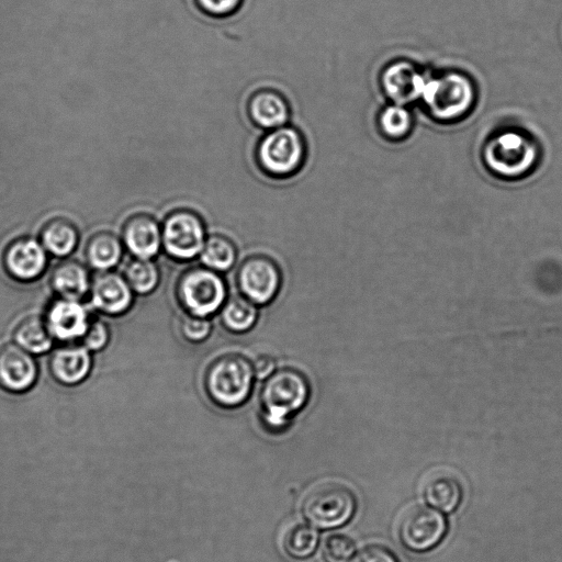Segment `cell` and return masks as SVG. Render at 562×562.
Returning a JSON list of instances; mask_svg holds the SVG:
<instances>
[{
  "mask_svg": "<svg viewBox=\"0 0 562 562\" xmlns=\"http://www.w3.org/2000/svg\"><path fill=\"white\" fill-rule=\"evenodd\" d=\"M355 553L353 539L342 534L330 536L324 546V557L328 562H350Z\"/></svg>",
  "mask_w": 562,
  "mask_h": 562,
  "instance_id": "obj_29",
  "label": "cell"
},
{
  "mask_svg": "<svg viewBox=\"0 0 562 562\" xmlns=\"http://www.w3.org/2000/svg\"><path fill=\"white\" fill-rule=\"evenodd\" d=\"M4 262L11 277L20 281L35 280L47 267V251L36 240L20 239L7 247Z\"/></svg>",
  "mask_w": 562,
  "mask_h": 562,
  "instance_id": "obj_15",
  "label": "cell"
},
{
  "mask_svg": "<svg viewBox=\"0 0 562 562\" xmlns=\"http://www.w3.org/2000/svg\"><path fill=\"white\" fill-rule=\"evenodd\" d=\"M308 156L307 138L299 128L288 125L267 131L254 150L258 171L277 182L298 176L305 168Z\"/></svg>",
  "mask_w": 562,
  "mask_h": 562,
  "instance_id": "obj_2",
  "label": "cell"
},
{
  "mask_svg": "<svg viewBox=\"0 0 562 562\" xmlns=\"http://www.w3.org/2000/svg\"><path fill=\"white\" fill-rule=\"evenodd\" d=\"M357 499L351 488L341 482L327 481L313 487L302 504L307 520L323 530L341 527L353 519Z\"/></svg>",
  "mask_w": 562,
  "mask_h": 562,
  "instance_id": "obj_6",
  "label": "cell"
},
{
  "mask_svg": "<svg viewBox=\"0 0 562 562\" xmlns=\"http://www.w3.org/2000/svg\"><path fill=\"white\" fill-rule=\"evenodd\" d=\"M41 243L56 257L69 256L78 243V232L72 222L58 218L50 221L41 232Z\"/></svg>",
  "mask_w": 562,
  "mask_h": 562,
  "instance_id": "obj_22",
  "label": "cell"
},
{
  "mask_svg": "<svg viewBox=\"0 0 562 562\" xmlns=\"http://www.w3.org/2000/svg\"><path fill=\"white\" fill-rule=\"evenodd\" d=\"M243 296L257 306L268 305L278 294L281 275L276 263L265 256L247 258L238 273Z\"/></svg>",
  "mask_w": 562,
  "mask_h": 562,
  "instance_id": "obj_10",
  "label": "cell"
},
{
  "mask_svg": "<svg viewBox=\"0 0 562 562\" xmlns=\"http://www.w3.org/2000/svg\"><path fill=\"white\" fill-rule=\"evenodd\" d=\"M177 296L190 316L208 318L223 307L227 286L212 269L191 268L179 279Z\"/></svg>",
  "mask_w": 562,
  "mask_h": 562,
  "instance_id": "obj_7",
  "label": "cell"
},
{
  "mask_svg": "<svg viewBox=\"0 0 562 562\" xmlns=\"http://www.w3.org/2000/svg\"><path fill=\"white\" fill-rule=\"evenodd\" d=\"M422 496L432 508L444 513H453L463 502L464 488L453 472L440 469L425 477Z\"/></svg>",
  "mask_w": 562,
  "mask_h": 562,
  "instance_id": "obj_18",
  "label": "cell"
},
{
  "mask_svg": "<svg viewBox=\"0 0 562 562\" xmlns=\"http://www.w3.org/2000/svg\"><path fill=\"white\" fill-rule=\"evenodd\" d=\"M257 318L255 303L245 297H233L223 305L221 319L224 327L231 332L244 333L251 330Z\"/></svg>",
  "mask_w": 562,
  "mask_h": 562,
  "instance_id": "obj_25",
  "label": "cell"
},
{
  "mask_svg": "<svg viewBox=\"0 0 562 562\" xmlns=\"http://www.w3.org/2000/svg\"><path fill=\"white\" fill-rule=\"evenodd\" d=\"M38 378V367L30 353L18 345L0 347V387L13 393L28 391Z\"/></svg>",
  "mask_w": 562,
  "mask_h": 562,
  "instance_id": "obj_13",
  "label": "cell"
},
{
  "mask_svg": "<svg viewBox=\"0 0 562 562\" xmlns=\"http://www.w3.org/2000/svg\"><path fill=\"white\" fill-rule=\"evenodd\" d=\"M125 278L134 292L149 295L160 283L159 267L152 260L137 258L127 266Z\"/></svg>",
  "mask_w": 562,
  "mask_h": 562,
  "instance_id": "obj_27",
  "label": "cell"
},
{
  "mask_svg": "<svg viewBox=\"0 0 562 562\" xmlns=\"http://www.w3.org/2000/svg\"><path fill=\"white\" fill-rule=\"evenodd\" d=\"M50 369L61 384L75 386L91 373L92 357L84 346L61 347L52 355Z\"/></svg>",
  "mask_w": 562,
  "mask_h": 562,
  "instance_id": "obj_19",
  "label": "cell"
},
{
  "mask_svg": "<svg viewBox=\"0 0 562 562\" xmlns=\"http://www.w3.org/2000/svg\"><path fill=\"white\" fill-rule=\"evenodd\" d=\"M420 100L433 120L455 123L466 118L476 106L477 89L466 73L444 71L426 76Z\"/></svg>",
  "mask_w": 562,
  "mask_h": 562,
  "instance_id": "obj_3",
  "label": "cell"
},
{
  "mask_svg": "<svg viewBox=\"0 0 562 562\" xmlns=\"http://www.w3.org/2000/svg\"><path fill=\"white\" fill-rule=\"evenodd\" d=\"M254 375L258 380H266L275 373L276 362L268 355H261L254 359L252 364Z\"/></svg>",
  "mask_w": 562,
  "mask_h": 562,
  "instance_id": "obj_34",
  "label": "cell"
},
{
  "mask_svg": "<svg viewBox=\"0 0 562 562\" xmlns=\"http://www.w3.org/2000/svg\"><path fill=\"white\" fill-rule=\"evenodd\" d=\"M122 239L134 256L152 260L163 246L162 227L154 217L138 213L129 218L123 226Z\"/></svg>",
  "mask_w": 562,
  "mask_h": 562,
  "instance_id": "obj_17",
  "label": "cell"
},
{
  "mask_svg": "<svg viewBox=\"0 0 562 562\" xmlns=\"http://www.w3.org/2000/svg\"><path fill=\"white\" fill-rule=\"evenodd\" d=\"M246 115L255 128L267 132L287 126L292 108L283 93L274 88H261L247 99Z\"/></svg>",
  "mask_w": 562,
  "mask_h": 562,
  "instance_id": "obj_11",
  "label": "cell"
},
{
  "mask_svg": "<svg viewBox=\"0 0 562 562\" xmlns=\"http://www.w3.org/2000/svg\"><path fill=\"white\" fill-rule=\"evenodd\" d=\"M109 330L103 321L95 320L89 324V327L83 336L84 347L89 352L100 351L108 344Z\"/></svg>",
  "mask_w": 562,
  "mask_h": 562,
  "instance_id": "obj_31",
  "label": "cell"
},
{
  "mask_svg": "<svg viewBox=\"0 0 562 562\" xmlns=\"http://www.w3.org/2000/svg\"><path fill=\"white\" fill-rule=\"evenodd\" d=\"M488 171L505 181H516L535 170L539 146L530 131L517 127L501 128L490 134L482 148Z\"/></svg>",
  "mask_w": 562,
  "mask_h": 562,
  "instance_id": "obj_1",
  "label": "cell"
},
{
  "mask_svg": "<svg viewBox=\"0 0 562 562\" xmlns=\"http://www.w3.org/2000/svg\"><path fill=\"white\" fill-rule=\"evenodd\" d=\"M18 346L30 354H43L51 350L53 335L46 320L38 316H30L22 320L14 333Z\"/></svg>",
  "mask_w": 562,
  "mask_h": 562,
  "instance_id": "obj_21",
  "label": "cell"
},
{
  "mask_svg": "<svg viewBox=\"0 0 562 562\" xmlns=\"http://www.w3.org/2000/svg\"><path fill=\"white\" fill-rule=\"evenodd\" d=\"M426 76L412 63L398 61L386 67L380 83L392 104L407 106L414 100H420Z\"/></svg>",
  "mask_w": 562,
  "mask_h": 562,
  "instance_id": "obj_12",
  "label": "cell"
},
{
  "mask_svg": "<svg viewBox=\"0 0 562 562\" xmlns=\"http://www.w3.org/2000/svg\"><path fill=\"white\" fill-rule=\"evenodd\" d=\"M310 386L305 376L294 369H281L266 379L261 402L263 419L274 429H283L292 417L305 408Z\"/></svg>",
  "mask_w": 562,
  "mask_h": 562,
  "instance_id": "obj_4",
  "label": "cell"
},
{
  "mask_svg": "<svg viewBox=\"0 0 562 562\" xmlns=\"http://www.w3.org/2000/svg\"><path fill=\"white\" fill-rule=\"evenodd\" d=\"M252 364L240 355H227L217 359L206 375L209 397L218 406L236 408L251 395L254 382Z\"/></svg>",
  "mask_w": 562,
  "mask_h": 562,
  "instance_id": "obj_5",
  "label": "cell"
},
{
  "mask_svg": "<svg viewBox=\"0 0 562 562\" xmlns=\"http://www.w3.org/2000/svg\"><path fill=\"white\" fill-rule=\"evenodd\" d=\"M318 542L319 535L313 527L306 524H296L289 528L284 539V546L291 557L302 559L314 553Z\"/></svg>",
  "mask_w": 562,
  "mask_h": 562,
  "instance_id": "obj_28",
  "label": "cell"
},
{
  "mask_svg": "<svg viewBox=\"0 0 562 562\" xmlns=\"http://www.w3.org/2000/svg\"><path fill=\"white\" fill-rule=\"evenodd\" d=\"M206 234L205 222L197 212L176 209L163 222V247L177 261L193 260L204 249Z\"/></svg>",
  "mask_w": 562,
  "mask_h": 562,
  "instance_id": "obj_9",
  "label": "cell"
},
{
  "mask_svg": "<svg viewBox=\"0 0 562 562\" xmlns=\"http://www.w3.org/2000/svg\"><path fill=\"white\" fill-rule=\"evenodd\" d=\"M352 562H400L398 556L386 546L369 545L361 550Z\"/></svg>",
  "mask_w": 562,
  "mask_h": 562,
  "instance_id": "obj_33",
  "label": "cell"
},
{
  "mask_svg": "<svg viewBox=\"0 0 562 562\" xmlns=\"http://www.w3.org/2000/svg\"><path fill=\"white\" fill-rule=\"evenodd\" d=\"M243 0H196L201 13L215 19L229 18L240 10Z\"/></svg>",
  "mask_w": 562,
  "mask_h": 562,
  "instance_id": "obj_30",
  "label": "cell"
},
{
  "mask_svg": "<svg viewBox=\"0 0 562 562\" xmlns=\"http://www.w3.org/2000/svg\"><path fill=\"white\" fill-rule=\"evenodd\" d=\"M182 333L190 342H202L211 333V323L207 318L188 316L182 324Z\"/></svg>",
  "mask_w": 562,
  "mask_h": 562,
  "instance_id": "obj_32",
  "label": "cell"
},
{
  "mask_svg": "<svg viewBox=\"0 0 562 562\" xmlns=\"http://www.w3.org/2000/svg\"><path fill=\"white\" fill-rule=\"evenodd\" d=\"M51 285L64 299L81 300L91 289L86 268L77 262H63L54 269Z\"/></svg>",
  "mask_w": 562,
  "mask_h": 562,
  "instance_id": "obj_20",
  "label": "cell"
},
{
  "mask_svg": "<svg viewBox=\"0 0 562 562\" xmlns=\"http://www.w3.org/2000/svg\"><path fill=\"white\" fill-rule=\"evenodd\" d=\"M46 322L54 339L70 342L83 339L92 321L80 300L62 298L49 308Z\"/></svg>",
  "mask_w": 562,
  "mask_h": 562,
  "instance_id": "obj_14",
  "label": "cell"
},
{
  "mask_svg": "<svg viewBox=\"0 0 562 562\" xmlns=\"http://www.w3.org/2000/svg\"><path fill=\"white\" fill-rule=\"evenodd\" d=\"M91 296L93 306L109 316H120L127 312L133 302V290L127 279L110 272L96 276L91 286Z\"/></svg>",
  "mask_w": 562,
  "mask_h": 562,
  "instance_id": "obj_16",
  "label": "cell"
},
{
  "mask_svg": "<svg viewBox=\"0 0 562 562\" xmlns=\"http://www.w3.org/2000/svg\"><path fill=\"white\" fill-rule=\"evenodd\" d=\"M122 256V243L116 235L108 232L97 233L88 241L86 258L98 271L108 272L116 267Z\"/></svg>",
  "mask_w": 562,
  "mask_h": 562,
  "instance_id": "obj_23",
  "label": "cell"
},
{
  "mask_svg": "<svg viewBox=\"0 0 562 562\" xmlns=\"http://www.w3.org/2000/svg\"><path fill=\"white\" fill-rule=\"evenodd\" d=\"M378 125L382 136L389 140L400 141L409 136L413 118L406 106L391 104L381 110Z\"/></svg>",
  "mask_w": 562,
  "mask_h": 562,
  "instance_id": "obj_26",
  "label": "cell"
},
{
  "mask_svg": "<svg viewBox=\"0 0 562 562\" xmlns=\"http://www.w3.org/2000/svg\"><path fill=\"white\" fill-rule=\"evenodd\" d=\"M202 264L215 272H228L236 262V247L227 236L215 234L207 239L200 253Z\"/></svg>",
  "mask_w": 562,
  "mask_h": 562,
  "instance_id": "obj_24",
  "label": "cell"
},
{
  "mask_svg": "<svg viewBox=\"0 0 562 562\" xmlns=\"http://www.w3.org/2000/svg\"><path fill=\"white\" fill-rule=\"evenodd\" d=\"M449 530L447 517L427 505H412L399 522L401 544L413 553H427L440 545Z\"/></svg>",
  "mask_w": 562,
  "mask_h": 562,
  "instance_id": "obj_8",
  "label": "cell"
}]
</instances>
